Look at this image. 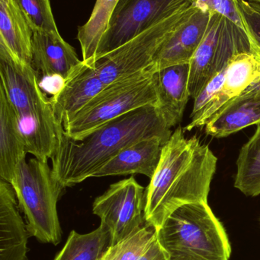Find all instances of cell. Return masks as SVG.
<instances>
[{"label": "cell", "mask_w": 260, "mask_h": 260, "mask_svg": "<svg viewBox=\"0 0 260 260\" xmlns=\"http://www.w3.org/2000/svg\"><path fill=\"white\" fill-rule=\"evenodd\" d=\"M30 236L12 184L0 180V260H27Z\"/></svg>", "instance_id": "cell-14"}, {"label": "cell", "mask_w": 260, "mask_h": 260, "mask_svg": "<svg viewBox=\"0 0 260 260\" xmlns=\"http://www.w3.org/2000/svg\"><path fill=\"white\" fill-rule=\"evenodd\" d=\"M250 51L245 31L223 15L212 13L206 35L189 62V96L195 99L235 55Z\"/></svg>", "instance_id": "cell-6"}, {"label": "cell", "mask_w": 260, "mask_h": 260, "mask_svg": "<svg viewBox=\"0 0 260 260\" xmlns=\"http://www.w3.org/2000/svg\"><path fill=\"white\" fill-rule=\"evenodd\" d=\"M156 236L155 229L146 224L123 241L109 246L98 260H137Z\"/></svg>", "instance_id": "cell-25"}, {"label": "cell", "mask_w": 260, "mask_h": 260, "mask_svg": "<svg viewBox=\"0 0 260 260\" xmlns=\"http://www.w3.org/2000/svg\"><path fill=\"white\" fill-rule=\"evenodd\" d=\"M119 0H96L87 22L78 28L77 39L82 50V62L93 66L96 52Z\"/></svg>", "instance_id": "cell-21"}, {"label": "cell", "mask_w": 260, "mask_h": 260, "mask_svg": "<svg viewBox=\"0 0 260 260\" xmlns=\"http://www.w3.org/2000/svg\"><path fill=\"white\" fill-rule=\"evenodd\" d=\"M218 158L196 136L178 127L162 148L158 166L145 192L146 224L158 230L178 208L207 203Z\"/></svg>", "instance_id": "cell-1"}, {"label": "cell", "mask_w": 260, "mask_h": 260, "mask_svg": "<svg viewBox=\"0 0 260 260\" xmlns=\"http://www.w3.org/2000/svg\"><path fill=\"white\" fill-rule=\"evenodd\" d=\"M157 105L166 124L174 127L181 121L190 97L189 63L177 64L154 73Z\"/></svg>", "instance_id": "cell-17"}, {"label": "cell", "mask_w": 260, "mask_h": 260, "mask_svg": "<svg viewBox=\"0 0 260 260\" xmlns=\"http://www.w3.org/2000/svg\"><path fill=\"white\" fill-rule=\"evenodd\" d=\"M258 58H259V59H260V56H257Z\"/></svg>", "instance_id": "cell-33"}, {"label": "cell", "mask_w": 260, "mask_h": 260, "mask_svg": "<svg viewBox=\"0 0 260 260\" xmlns=\"http://www.w3.org/2000/svg\"><path fill=\"white\" fill-rule=\"evenodd\" d=\"M194 1L119 0L99 43L95 62L145 30L187 9Z\"/></svg>", "instance_id": "cell-8"}, {"label": "cell", "mask_w": 260, "mask_h": 260, "mask_svg": "<svg viewBox=\"0 0 260 260\" xmlns=\"http://www.w3.org/2000/svg\"><path fill=\"white\" fill-rule=\"evenodd\" d=\"M33 31L59 33L50 0H15Z\"/></svg>", "instance_id": "cell-26"}, {"label": "cell", "mask_w": 260, "mask_h": 260, "mask_svg": "<svg viewBox=\"0 0 260 260\" xmlns=\"http://www.w3.org/2000/svg\"><path fill=\"white\" fill-rule=\"evenodd\" d=\"M31 236L56 246L62 239L57 203L65 187L47 161L23 159L11 181Z\"/></svg>", "instance_id": "cell-4"}, {"label": "cell", "mask_w": 260, "mask_h": 260, "mask_svg": "<svg viewBox=\"0 0 260 260\" xmlns=\"http://www.w3.org/2000/svg\"><path fill=\"white\" fill-rule=\"evenodd\" d=\"M146 189L134 177L113 183L95 200L93 212L108 232L110 246L118 244L146 224Z\"/></svg>", "instance_id": "cell-9"}, {"label": "cell", "mask_w": 260, "mask_h": 260, "mask_svg": "<svg viewBox=\"0 0 260 260\" xmlns=\"http://www.w3.org/2000/svg\"><path fill=\"white\" fill-rule=\"evenodd\" d=\"M260 123V96L241 94L224 105L206 124V132L215 138L227 137Z\"/></svg>", "instance_id": "cell-20"}, {"label": "cell", "mask_w": 260, "mask_h": 260, "mask_svg": "<svg viewBox=\"0 0 260 260\" xmlns=\"http://www.w3.org/2000/svg\"><path fill=\"white\" fill-rule=\"evenodd\" d=\"M259 79L260 59L257 56L251 51L238 53L227 62L221 92L232 100Z\"/></svg>", "instance_id": "cell-24"}, {"label": "cell", "mask_w": 260, "mask_h": 260, "mask_svg": "<svg viewBox=\"0 0 260 260\" xmlns=\"http://www.w3.org/2000/svg\"><path fill=\"white\" fill-rule=\"evenodd\" d=\"M109 246V235L101 225L87 234L73 230L53 260H98Z\"/></svg>", "instance_id": "cell-23"}, {"label": "cell", "mask_w": 260, "mask_h": 260, "mask_svg": "<svg viewBox=\"0 0 260 260\" xmlns=\"http://www.w3.org/2000/svg\"><path fill=\"white\" fill-rule=\"evenodd\" d=\"M237 6L250 41V50L260 56V4L248 0H238Z\"/></svg>", "instance_id": "cell-27"}, {"label": "cell", "mask_w": 260, "mask_h": 260, "mask_svg": "<svg viewBox=\"0 0 260 260\" xmlns=\"http://www.w3.org/2000/svg\"><path fill=\"white\" fill-rule=\"evenodd\" d=\"M105 85L93 67L82 63L50 99L59 124L70 120L94 99Z\"/></svg>", "instance_id": "cell-15"}, {"label": "cell", "mask_w": 260, "mask_h": 260, "mask_svg": "<svg viewBox=\"0 0 260 260\" xmlns=\"http://www.w3.org/2000/svg\"><path fill=\"white\" fill-rule=\"evenodd\" d=\"M194 3L211 13H218L244 30L238 9V0H195ZM245 31V30H244Z\"/></svg>", "instance_id": "cell-29"}, {"label": "cell", "mask_w": 260, "mask_h": 260, "mask_svg": "<svg viewBox=\"0 0 260 260\" xmlns=\"http://www.w3.org/2000/svg\"><path fill=\"white\" fill-rule=\"evenodd\" d=\"M225 82V69L216 73L203 87L195 99L191 120L198 117L222 90Z\"/></svg>", "instance_id": "cell-28"}, {"label": "cell", "mask_w": 260, "mask_h": 260, "mask_svg": "<svg viewBox=\"0 0 260 260\" xmlns=\"http://www.w3.org/2000/svg\"><path fill=\"white\" fill-rule=\"evenodd\" d=\"M38 71L0 46V88L16 114L25 112L49 100L41 89Z\"/></svg>", "instance_id": "cell-11"}, {"label": "cell", "mask_w": 260, "mask_h": 260, "mask_svg": "<svg viewBox=\"0 0 260 260\" xmlns=\"http://www.w3.org/2000/svg\"><path fill=\"white\" fill-rule=\"evenodd\" d=\"M191 6L96 60L91 67L102 83L106 86L149 69L157 52L187 15Z\"/></svg>", "instance_id": "cell-7"}, {"label": "cell", "mask_w": 260, "mask_h": 260, "mask_svg": "<svg viewBox=\"0 0 260 260\" xmlns=\"http://www.w3.org/2000/svg\"><path fill=\"white\" fill-rule=\"evenodd\" d=\"M156 235L167 260H230L228 235L208 202L176 209Z\"/></svg>", "instance_id": "cell-3"}, {"label": "cell", "mask_w": 260, "mask_h": 260, "mask_svg": "<svg viewBox=\"0 0 260 260\" xmlns=\"http://www.w3.org/2000/svg\"><path fill=\"white\" fill-rule=\"evenodd\" d=\"M211 16L209 11L194 3L186 17L160 47L148 70L154 73L170 66L189 63L206 35Z\"/></svg>", "instance_id": "cell-10"}, {"label": "cell", "mask_w": 260, "mask_h": 260, "mask_svg": "<svg viewBox=\"0 0 260 260\" xmlns=\"http://www.w3.org/2000/svg\"><path fill=\"white\" fill-rule=\"evenodd\" d=\"M259 224H260V218H259Z\"/></svg>", "instance_id": "cell-34"}, {"label": "cell", "mask_w": 260, "mask_h": 260, "mask_svg": "<svg viewBox=\"0 0 260 260\" xmlns=\"http://www.w3.org/2000/svg\"><path fill=\"white\" fill-rule=\"evenodd\" d=\"M241 148L237 160L235 187L247 197L260 195V123Z\"/></svg>", "instance_id": "cell-22"}, {"label": "cell", "mask_w": 260, "mask_h": 260, "mask_svg": "<svg viewBox=\"0 0 260 260\" xmlns=\"http://www.w3.org/2000/svg\"><path fill=\"white\" fill-rule=\"evenodd\" d=\"M166 143L158 136L141 139L122 150L93 177L142 174L151 179L158 166L162 148Z\"/></svg>", "instance_id": "cell-16"}, {"label": "cell", "mask_w": 260, "mask_h": 260, "mask_svg": "<svg viewBox=\"0 0 260 260\" xmlns=\"http://www.w3.org/2000/svg\"><path fill=\"white\" fill-rule=\"evenodd\" d=\"M248 1L253 2V3H258V4H260V0H248Z\"/></svg>", "instance_id": "cell-32"}, {"label": "cell", "mask_w": 260, "mask_h": 260, "mask_svg": "<svg viewBox=\"0 0 260 260\" xmlns=\"http://www.w3.org/2000/svg\"><path fill=\"white\" fill-rule=\"evenodd\" d=\"M241 94H253L260 96V79L255 81L251 85H249Z\"/></svg>", "instance_id": "cell-31"}, {"label": "cell", "mask_w": 260, "mask_h": 260, "mask_svg": "<svg viewBox=\"0 0 260 260\" xmlns=\"http://www.w3.org/2000/svg\"><path fill=\"white\" fill-rule=\"evenodd\" d=\"M33 30L15 0H0V46L26 65L33 66Z\"/></svg>", "instance_id": "cell-18"}, {"label": "cell", "mask_w": 260, "mask_h": 260, "mask_svg": "<svg viewBox=\"0 0 260 260\" xmlns=\"http://www.w3.org/2000/svg\"><path fill=\"white\" fill-rule=\"evenodd\" d=\"M25 145L16 114L0 88V177L11 183L18 164L25 158Z\"/></svg>", "instance_id": "cell-19"}, {"label": "cell", "mask_w": 260, "mask_h": 260, "mask_svg": "<svg viewBox=\"0 0 260 260\" xmlns=\"http://www.w3.org/2000/svg\"><path fill=\"white\" fill-rule=\"evenodd\" d=\"M157 105H149L118 117L80 140L70 139L64 128L52 156V169L64 187L82 183L124 148L141 139L158 136L167 142L172 132Z\"/></svg>", "instance_id": "cell-2"}, {"label": "cell", "mask_w": 260, "mask_h": 260, "mask_svg": "<svg viewBox=\"0 0 260 260\" xmlns=\"http://www.w3.org/2000/svg\"><path fill=\"white\" fill-rule=\"evenodd\" d=\"M137 260H167L164 251L157 241V236L146 251Z\"/></svg>", "instance_id": "cell-30"}, {"label": "cell", "mask_w": 260, "mask_h": 260, "mask_svg": "<svg viewBox=\"0 0 260 260\" xmlns=\"http://www.w3.org/2000/svg\"><path fill=\"white\" fill-rule=\"evenodd\" d=\"M16 116L27 153L47 162L56 150L59 132L63 127L55 118L50 99Z\"/></svg>", "instance_id": "cell-13"}, {"label": "cell", "mask_w": 260, "mask_h": 260, "mask_svg": "<svg viewBox=\"0 0 260 260\" xmlns=\"http://www.w3.org/2000/svg\"><path fill=\"white\" fill-rule=\"evenodd\" d=\"M157 105L154 73L147 70L106 85L70 120L63 123L66 134L80 140L93 130L128 113Z\"/></svg>", "instance_id": "cell-5"}, {"label": "cell", "mask_w": 260, "mask_h": 260, "mask_svg": "<svg viewBox=\"0 0 260 260\" xmlns=\"http://www.w3.org/2000/svg\"><path fill=\"white\" fill-rule=\"evenodd\" d=\"M32 54L34 68L44 78L66 81L83 63L75 49L54 32L33 31Z\"/></svg>", "instance_id": "cell-12"}]
</instances>
